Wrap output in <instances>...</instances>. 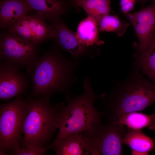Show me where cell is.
<instances>
[{
  "label": "cell",
  "mask_w": 155,
  "mask_h": 155,
  "mask_svg": "<svg viewBox=\"0 0 155 155\" xmlns=\"http://www.w3.org/2000/svg\"><path fill=\"white\" fill-rule=\"evenodd\" d=\"M107 95L104 93L101 106L106 121L116 120L127 114L142 111L155 102V86L137 70Z\"/></svg>",
  "instance_id": "cell-3"
},
{
  "label": "cell",
  "mask_w": 155,
  "mask_h": 155,
  "mask_svg": "<svg viewBox=\"0 0 155 155\" xmlns=\"http://www.w3.org/2000/svg\"><path fill=\"white\" fill-rule=\"evenodd\" d=\"M151 121L148 127L149 129L155 131V114L151 115Z\"/></svg>",
  "instance_id": "cell-23"
},
{
  "label": "cell",
  "mask_w": 155,
  "mask_h": 155,
  "mask_svg": "<svg viewBox=\"0 0 155 155\" xmlns=\"http://www.w3.org/2000/svg\"><path fill=\"white\" fill-rule=\"evenodd\" d=\"M29 9L41 14L46 20L54 22L60 20L64 13L65 2L58 0H24Z\"/></svg>",
  "instance_id": "cell-14"
},
{
  "label": "cell",
  "mask_w": 155,
  "mask_h": 155,
  "mask_svg": "<svg viewBox=\"0 0 155 155\" xmlns=\"http://www.w3.org/2000/svg\"><path fill=\"white\" fill-rule=\"evenodd\" d=\"M122 143L129 146L133 155H148L154 146L153 140L140 130L128 128L122 139Z\"/></svg>",
  "instance_id": "cell-13"
},
{
  "label": "cell",
  "mask_w": 155,
  "mask_h": 155,
  "mask_svg": "<svg viewBox=\"0 0 155 155\" xmlns=\"http://www.w3.org/2000/svg\"><path fill=\"white\" fill-rule=\"evenodd\" d=\"M82 94L66 97L67 104L61 103L54 107L57 116L59 131L49 149L67 136L76 132H83L94 125L102 122V112H99L94 106V102L100 99L103 94H96L93 89L89 78L83 80Z\"/></svg>",
  "instance_id": "cell-2"
},
{
  "label": "cell",
  "mask_w": 155,
  "mask_h": 155,
  "mask_svg": "<svg viewBox=\"0 0 155 155\" xmlns=\"http://www.w3.org/2000/svg\"><path fill=\"white\" fill-rule=\"evenodd\" d=\"M115 120L128 128L140 130L149 125L151 116L135 112L123 115Z\"/></svg>",
  "instance_id": "cell-20"
},
{
  "label": "cell",
  "mask_w": 155,
  "mask_h": 155,
  "mask_svg": "<svg viewBox=\"0 0 155 155\" xmlns=\"http://www.w3.org/2000/svg\"><path fill=\"white\" fill-rule=\"evenodd\" d=\"M111 0H76L73 4L82 8L88 16L94 18L98 24L104 16L111 11Z\"/></svg>",
  "instance_id": "cell-17"
},
{
  "label": "cell",
  "mask_w": 155,
  "mask_h": 155,
  "mask_svg": "<svg viewBox=\"0 0 155 155\" xmlns=\"http://www.w3.org/2000/svg\"><path fill=\"white\" fill-rule=\"evenodd\" d=\"M46 20L43 16L38 12L27 15L8 28L7 32L18 34L32 44L39 46L55 37L53 28L47 23Z\"/></svg>",
  "instance_id": "cell-8"
},
{
  "label": "cell",
  "mask_w": 155,
  "mask_h": 155,
  "mask_svg": "<svg viewBox=\"0 0 155 155\" xmlns=\"http://www.w3.org/2000/svg\"><path fill=\"white\" fill-rule=\"evenodd\" d=\"M39 46L33 45L20 36L6 32L0 36V60L25 68L30 75L40 57Z\"/></svg>",
  "instance_id": "cell-7"
},
{
  "label": "cell",
  "mask_w": 155,
  "mask_h": 155,
  "mask_svg": "<svg viewBox=\"0 0 155 155\" xmlns=\"http://www.w3.org/2000/svg\"><path fill=\"white\" fill-rule=\"evenodd\" d=\"M81 62L77 59H68L57 47L50 48L40 57L30 75L31 95L50 97L61 92L66 97L71 96L69 90L77 82L75 71Z\"/></svg>",
  "instance_id": "cell-1"
},
{
  "label": "cell",
  "mask_w": 155,
  "mask_h": 155,
  "mask_svg": "<svg viewBox=\"0 0 155 155\" xmlns=\"http://www.w3.org/2000/svg\"><path fill=\"white\" fill-rule=\"evenodd\" d=\"M150 0H137V1L141 5H143L145 4L147 1Z\"/></svg>",
  "instance_id": "cell-24"
},
{
  "label": "cell",
  "mask_w": 155,
  "mask_h": 155,
  "mask_svg": "<svg viewBox=\"0 0 155 155\" xmlns=\"http://www.w3.org/2000/svg\"><path fill=\"white\" fill-rule=\"evenodd\" d=\"M136 63L155 83V34L148 46L143 51L138 52Z\"/></svg>",
  "instance_id": "cell-18"
},
{
  "label": "cell",
  "mask_w": 155,
  "mask_h": 155,
  "mask_svg": "<svg viewBox=\"0 0 155 155\" xmlns=\"http://www.w3.org/2000/svg\"><path fill=\"white\" fill-rule=\"evenodd\" d=\"M30 11L24 0H2L0 4V24L8 28Z\"/></svg>",
  "instance_id": "cell-12"
},
{
  "label": "cell",
  "mask_w": 155,
  "mask_h": 155,
  "mask_svg": "<svg viewBox=\"0 0 155 155\" xmlns=\"http://www.w3.org/2000/svg\"><path fill=\"white\" fill-rule=\"evenodd\" d=\"M127 129L117 120L102 122L82 132L85 155H121Z\"/></svg>",
  "instance_id": "cell-5"
},
{
  "label": "cell",
  "mask_w": 155,
  "mask_h": 155,
  "mask_svg": "<svg viewBox=\"0 0 155 155\" xmlns=\"http://www.w3.org/2000/svg\"><path fill=\"white\" fill-rule=\"evenodd\" d=\"M50 98L31 95L26 98L23 127L24 135L21 142L22 147H46L59 128L56 111L51 105Z\"/></svg>",
  "instance_id": "cell-4"
},
{
  "label": "cell",
  "mask_w": 155,
  "mask_h": 155,
  "mask_svg": "<svg viewBox=\"0 0 155 155\" xmlns=\"http://www.w3.org/2000/svg\"><path fill=\"white\" fill-rule=\"evenodd\" d=\"M27 100L19 95L9 102L0 106V154L11 153L20 146Z\"/></svg>",
  "instance_id": "cell-6"
},
{
  "label": "cell",
  "mask_w": 155,
  "mask_h": 155,
  "mask_svg": "<svg viewBox=\"0 0 155 155\" xmlns=\"http://www.w3.org/2000/svg\"><path fill=\"white\" fill-rule=\"evenodd\" d=\"M57 155H85L82 132L70 134L52 148Z\"/></svg>",
  "instance_id": "cell-16"
},
{
  "label": "cell",
  "mask_w": 155,
  "mask_h": 155,
  "mask_svg": "<svg viewBox=\"0 0 155 155\" xmlns=\"http://www.w3.org/2000/svg\"><path fill=\"white\" fill-rule=\"evenodd\" d=\"M98 32L97 22L93 18L88 16L80 22L75 34L80 44L89 47L104 43L100 39Z\"/></svg>",
  "instance_id": "cell-15"
},
{
  "label": "cell",
  "mask_w": 155,
  "mask_h": 155,
  "mask_svg": "<svg viewBox=\"0 0 155 155\" xmlns=\"http://www.w3.org/2000/svg\"><path fill=\"white\" fill-rule=\"evenodd\" d=\"M48 150L47 147L37 148L30 146L16 148L11 154L14 155H42L45 154Z\"/></svg>",
  "instance_id": "cell-21"
},
{
  "label": "cell",
  "mask_w": 155,
  "mask_h": 155,
  "mask_svg": "<svg viewBox=\"0 0 155 155\" xmlns=\"http://www.w3.org/2000/svg\"><path fill=\"white\" fill-rule=\"evenodd\" d=\"M129 25V23L120 19L118 15L108 14L100 20L98 28L99 32H113L119 36H122Z\"/></svg>",
  "instance_id": "cell-19"
},
{
  "label": "cell",
  "mask_w": 155,
  "mask_h": 155,
  "mask_svg": "<svg viewBox=\"0 0 155 155\" xmlns=\"http://www.w3.org/2000/svg\"><path fill=\"white\" fill-rule=\"evenodd\" d=\"M56 33L58 44L69 53L73 58L78 59L88 53V47L80 44L74 33L60 20L53 22L52 25Z\"/></svg>",
  "instance_id": "cell-11"
},
{
  "label": "cell",
  "mask_w": 155,
  "mask_h": 155,
  "mask_svg": "<svg viewBox=\"0 0 155 155\" xmlns=\"http://www.w3.org/2000/svg\"><path fill=\"white\" fill-rule=\"evenodd\" d=\"M76 0H69V1H70L72 2V4H73V3H74V2L76 1Z\"/></svg>",
  "instance_id": "cell-25"
},
{
  "label": "cell",
  "mask_w": 155,
  "mask_h": 155,
  "mask_svg": "<svg viewBox=\"0 0 155 155\" xmlns=\"http://www.w3.org/2000/svg\"><path fill=\"white\" fill-rule=\"evenodd\" d=\"M17 65L1 61L0 99L7 100L26 94L30 85L26 75Z\"/></svg>",
  "instance_id": "cell-9"
},
{
  "label": "cell",
  "mask_w": 155,
  "mask_h": 155,
  "mask_svg": "<svg viewBox=\"0 0 155 155\" xmlns=\"http://www.w3.org/2000/svg\"><path fill=\"white\" fill-rule=\"evenodd\" d=\"M135 31L139 44V52L150 44L155 34V0L149 6L133 13L125 14Z\"/></svg>",
  "instance_id": "cell-10"
},
{
  "label": "cell",
  "mask_w": 155,
  "mask_h": 155,
  "mask_svg": "<svg viewBox=\"0 0 155 155\" xmlns=\"http://www.w3.org/2000/svg\"><path fill=\"white\" fill-rule=\"evenodd\" d=\"M137 0H120L121 11L125 14L129 13L134 7Z\"/></svg>",
  "instance_id": "cell-22"
}]
</instances>
